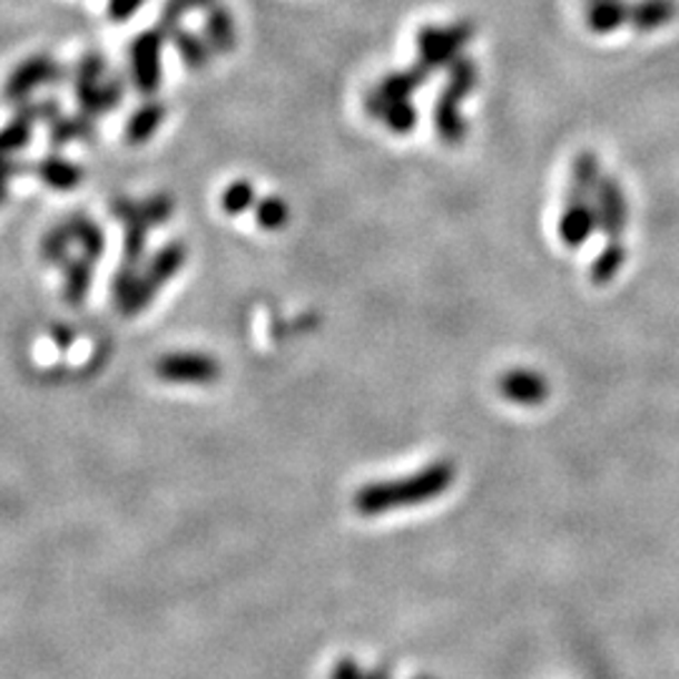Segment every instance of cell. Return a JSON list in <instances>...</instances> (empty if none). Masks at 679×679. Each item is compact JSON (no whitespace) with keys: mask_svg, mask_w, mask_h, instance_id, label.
I'll use <instances>...</instances> for the list:
<instances>
[{"mask_svg":"<svg viewBox=\"0 0 679 679\" xmlns=\"http://www.w3.org/2000/svg\"><path fill=\"white\" fill-rule=\"evenodd\" d=\"M475 36L471 21H459L453 26H425L419 33V58L429 71L449 68L461 56L465 43Z\"/></svg>","mask_w":679,"mask_h":679,"instance_id":"obj_1","label":"cell"},{"mask_svg":"<svg viewBox=\"0 0 679 679\" xmlns=\"http://www.w3.org/2000/svg\"><path fill=\"white\" fill-rule=\"evenodd\" d=\"M167 36L159 28L139 33L129 46L131 81L144 96H151L161 86V48Z\"/></svg>","mask_w":679,"mask_h":679,"instance_id":"obj_2","label":"cell"},{"mask_svg":"<svg viewBox=\"0 0 679 679\" xmlns=\"http://www.w3.org/2000/svg\"><path fill=\"white\" fill-rule=\"evenodd\" d=\"M66 79V71L58 66L51 56H31L23 63H18L8 81L3 86V96L13 106L26 99H31V94L41 86L48 83H61Z\"/></svg>","mask_w":679,"mask_h":679,"instance_id":"obj_3","label":"cell"},{"mask_svg":"<svg viewBox=\"0 0 679 679\" xmlns=\"http://www.w3.org/2000/svg\"><path fill=\"white\" fill-rule=\"evenodd\" d=\"M597 222L609 237H619L627 225V199L614 177H601L597 187Z\"/></svg>","mask_w":679,"mask_h":679,"instance_id":"obj_4","label":"cell"},{"mask_svg":"<svg viewBox=\"0 0 679 679\" xmlns=\"http://www.w3.org/2000/svg\"><path fill=\"white\" fill-rule=\"evenodd\" d=\"M597 225V209L594 204L589 201V194H579L571 191L569 204L564 217H561V237L567 239V245H581L589 235L591 229Z\"/></svg>","mask_w":679,"mask_h":679,"instance_id":"obj_5","label":"cell"},{"mask_svg":"<svg viewBox=\"0 0 679 679\" xmlns=\"http://www.w3.org/2000/svg\"><path fill=\"white\" fill-rule=\"evenodd\" d=\"M433 126L445 147H461L465 131H469V126H465V119L461 114V99L441 91L433 109Z\"/></svg>","mask_w":679,"mask_h":679,"instance_id":"obj_6","label":"cell"},{"mask_svg":"<svg viewBox=\"0 0 679 679\" xmlns=\"http://www.w3.org/2000/svg\"><path fill=\"white\" fill-rule=\"evenodd\" d=\"M164 119H167V106L161 101H147L139 106V109L129 116V121H126V144H129V147H144V144L161 129Z\"/></svg>","mask_w":679,"mask_h":679,"instance_id":"obj_7","label":"cell"},{"mask_svg":"<svg viewBox=\"0 0 679 679\" xmlns=\"http://www.w3.org/2000/svg\"><path fill=\"white\" fill-rule=\"evenodd\" d=\"M33 171L38 174V179H41L46 187H51L56 191H73V189H79L83 181V169L79 167V164L58 157V154L43 157L36 164Z\"/></svg>","mask_w":679,"mask_h":679,"instance_id":"obj_8","label":"cell"},{"mask_svg":"<svg viewBox=\"0 0 679 679\" xmlns=\"http://www.w3.org/2000/svg\"><path fill=\"white\" fill-rule=\"evenodd\" d=\"M677 3L675 0H637L629 6V26H634L639 33L659 31L675 21Z\"/></svg>","mask_w":679,"mask_h":679,"instance_id":"obj_9","label":"cell"},{"mask_svg":"<svg viewBox=\"0 0 679 679\" xmlns=\"http://www.w3.org/2000/svg\"><path fill=\"white\" fill-rule=\"evenodd\" d=\"M204 38L211 46L215 53H232L237 48V26L235 16H232L225 6H215L207 11V21H204Z\"/></svg>","mask_w":679,"mask_h":679,"instance_id":"obj_10","label":"cell"},{"mask_svg":"<svg viewBox=\"0 0 679 679\" xmlns=\"http://www.w3.org/2000/svg\"><path fill=\"white\" fill-rule=\"evenodd\" d=\"M48 139H51V147L61 149L71 141H86L91 144L96 139V121L91 116L79 114V116H58L51 124H48Z\"/></svg>","mask_w":679,"mask_h":679,"instance_id":"obj_11","label":"cell"},{"mask_svg":"<svg viewBox=\"0 0 679 679\" xmlns=\"http://www.w3.org/2000/svg\"><path fill=\"white\" fill-rule=\"evenodd\" d=\"M431 71L423 63H415L411 68H405V71H395L383 76V81L375 86L377 91H381L387 101H405L411 99V96L425 86L429 81Z\"/></svg>","mask_w":679,"mask_h":679,"instance_id":"obj_12","label":"cell"},{"mask_svg":"<svg viewBox=\"0 0 679 679\" xmlns=\"http://www.w3.org/2000/svg\"><path fill=\"white\" fill-rule=\"evenodd\" d=\"M624 23H629V6L624 0H591L587 8L589 31L599 36L617 31Z\"/></svg>","mask_w":679,"mask_h":679,"instance_id":"obj_13","label":"cell"},{"mask_svg":"<svg viewBox=\"0 0 679 679\" xmlns=\"http://www.w3.org/2000/svg\"><path fill=\"white\" fill-rule=\"evenodd\" d=\"M171 43H174V48H177V53L181 56L184 66L191 68V71H201V68L211 61V53H215L211 51V46L207 43V38H201L191 31H184V28L174 31Z\"/></svg>","mask_w":679,"mask_h":679,"instance_id":"obj_14","label":"cell"},{"mask_svg":"<svg viewBox=\"0 0 679 679\" xmlns=\"http://www.w3.org/2000/svg\"><path fill=\"white\" fill-rule=\"evenodd\" d=\"M94 257L83 255L76 259H66L63 269H66V299L71 305H79L81 299L89 293L91 277H94Z\"/></svg>","mask_w":679,"mask_h":679,"instance_id":"obj_15","label":"cell"},{"mask_svg":"<svg viewBox=\"0 0 679 679\" xmlns=\"http://www.w3.org/2000/svg\"><path fill=\"white\" fill-rule=\"evenodd\" d=\"M601 181L599 171V157L594 151L577 154L574 164H571V191L579 194H594Z\"/></svg>","mask_w":679,"mask_h":679,"instance_id":"obj_16","label":"cell"},{"mask_svg":"<svg viewBox=\"0 0 679 679\" xmlns=\"http://www.w3.org/2000/svg\"><path fill=\"white\" fill-rule=\"evenodd\" d=\"M475 83H479V66L471 58L459 56L449 66V81H445L443 91L455 96V99H463L475 89Z\"/></svg>","mask_w":679,"mask_h":679,"instance_id":"obj_17","label":"cell"},{"mask_svg":"<svg viewBox=\"0 0 679 679\" xmlns=\"http://www.w3.org/2000/svg\"><path fill=\"white\" fill-rule=\"evenodd\" d=\"M66 227H68V232H71L73 242H79V245L83 247V255H89L94 259L101 257L104 232L99 229L96 222H91L89 217H83V215H73L71 219H66Z\"/></svg>","mask_w":679,"mask_h":679,"instance_id":"obj_18","label":"cell"},{"mask_svg":"<svg viewBox=\"0 0 679 679\" xmlns=\"http://www.w3.org/2000/svg\"><path fill=\"white\" fill-rule=\"evenodd\" d=\"M383 124L393 134H411L419 124V109L411 104V99L405 101H391L383 114Z\"/></svg>","mask_w":679,"mask_h":679,"instance_id":"obj_19","label":"cell"},{"mask_svg":"<svg viewBox=\"0 0 679 679\" xmlns=\"http://www.w3.org/2000/svg\"><path fill=\"white\" fill-rule=\"evenodd\" d=\"M31 134H33V124L13 116V121L0 129V157H11V154L26 149L28 141H31Z\"/></svg>","mask_w":679,"mask_h":679,"instance_id":"obj_20","label":"cell"},{"mask_svg":"<svg viewBox=\"0 0 679 679\" xmlns=\"http://www.w3.org/2000/svg\"><path fill=\"white\" fill-rule=\"evenodd\" d=\"M16 116L28 124H36V121L51 124L53 119L61 116V104H58L56 99H43V101L26 99L21 104H16Z\"/></svg>","mask_w":679,"mask_h":679,"instance_id":"obj_21","label":"cell"},{"mask_svg":"<svg viewBox=\"0 0 679 679\" xmlns=\"http://www.w3.org/2000/svg\"><path fill=\"white\" fill-rule=\"evenodd\" d=\"M71 232H68L66 222L61 227H53L48 235L43 237V245H41V255L43 259L53 262V265H63V262L68 259V249H71Z\"/></svg>","mask_w":679,"mask_h":679,"instance_id":"obj_22","label":"cell"},{"mask_svg":"<svg viewBox=\"0 0 679 679\" xmlns=\"http://www.w3.org/2000/svg\"><path fill=\"white\" fill-rule=\"evenodd\" d=\"M252 201H255V187H252L247 179L229 184L225 194H222V207H225L229 215H239V211L252 207Z\"/></svg>","mask_w":679,"mask_h":679,"instance_id":"obj_23","label":"cell"},{"mask_svg":"<svg viewBox=\"0 0 679 679\" xmlns=\"http://www.w3.org/2000/svg\"><path fill=\"white\" fill-rule=\"evenodd\" d=\"M171 211H174V201L167 197V194H157V197H149L147 201H139V215L149 227L164 225V222L171 217Z\"/></svg>","mask_w":679,"mask_h":679,"instance_id":"obj_24","label":"cell"},{"mask_svg":"<svg viewBox=\"0 0 679 679\" xmlns=\"http://www.w3.org/2000/svg\"><path fill=\"white\" fill-rule=\"evenodd\" d=\"M257 219H259V225L262 227H267V229H277V227H283L285 225V219H287V207H285V201L283 199H277V197H269V199H265L257 207Z\"/></svg>","mask_w":679,"mask_h":679,"instance_id":"obj_25","label":"cell"},{"mask_svg":"<svg viewBox=\"0 0 679 679\" xmlns=\"http://www.w3.org/2000/svg\"><path fill=\"white\" fill-rule=\"evenodd\" d=\"M622 259H624L622 247H619V245H611L609 249L601 252V257H599L597 267H594V275H597L599 279H604V277H609V275H614V272L619 269V265H622Z\"/></svg>","mask_w":679,"mask_h":679,"instance_id":"obj_26","label":"cell"},{"mask_svg":"<svg viewBox=\"0 0 679 679\" xmlns=\"http://www.w3.org/2000/svg\"><path fill=\"white\" fill-rule=\"evenodd\" d=\"M144 0H109V18L114 23H126L139 13Z\"/></svg>","mask_w":679,"mask_h":679,"instance_id":"obj_27","label":"cell"},{"mask_svg":"<svg viewBox=\"0 0 679 679\" xmlns=\"http://www.w3.org/2000/svg\"><path fill=\"white\" fill-rule=\"evenodd\" d=\"M104 101H106V111L119 109L124 101V79L119 73L109 76V79H104Z\"/></svg>","mask_w":679,"mask_h":679,"instance_id":"obj_28","label":"cell"},{"mask_svg":"<svg viewBox=\"0 0 679 679\" xmlns=\"http://www.w3.org/2000/svg\"><path fill=\"white\" fill-rule=\"evenodd\" d=\"M26 167L23 164L13 161L11 157H0V204L8 199V189H11V179L16 174H21Z\"/></svg>","mask_w":679,"mask_h":679,"instance_id":"obj_29","label":"cell"},{"mask_svg":"<svg viewBox=\"0 0 679 679\" xmlns=\"http://www.w3.org/2000/svg\"><path fill=\"white\" fill-rule=\"evenodd\" d=\"M589 3H591V0H589Z\"/></svg>","mask_w":679,"mask_h":679,"instance_id":"obj_30","label":"cell"}]
</instances>
